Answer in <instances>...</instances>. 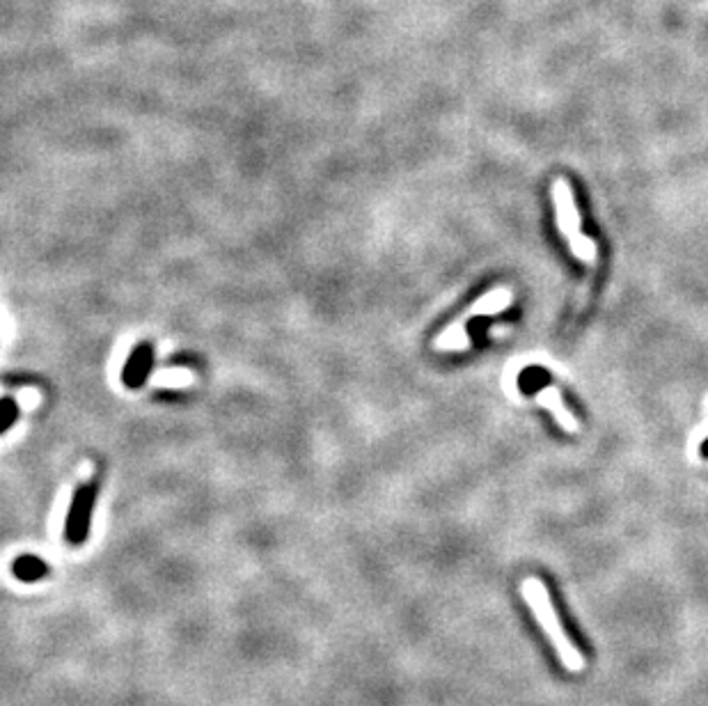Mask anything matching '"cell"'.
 <instances>
[{
  "label": "cell",
  "instance_id": "cell-1",
  "mask_svg": "<svg viewBox=\"0 0 708 706\" xmlns=\"http://www.w3.org/2000/svg\"><path fill=\"white\" fill-rule=\"evenodd\" d=\"M521 596L527 603V608L532 610L534 619H537L539 629L544 631L548 642L553 645L555 654L564 668L573 674L585 670V656L580 654L576 642L569 638V633H566L562 626L560 615H557L555 603L550 599V592L544 580L537 576H527L521 583Z\"/></svg>",
  "mask_w": 708,
  "mask_h": 706
},
{
  "label": "cell",
  "instance_id": "cell-8",
  "mask_svg": "<svg viewBox=\"0 0 708 706\" xmlns=\"http://www.w3.org/2000/svg\"><path fill=\"white\" fill-rule=\"evenodd\" d=\"M470 347V335L466 326H461L459 321H454L450 328H445L436 340V349L440 351H463Z\"/></svg>",
  "mask_w": 708,
  "mask_h": 706
},
{
  "label": "cell",
  "instance_id": "cell-3",
  "mask_svg": "<svg viewBox=\"0 0 708 706\" xmlns=\"http://www.w3.org/2000/svg\"><path fill=\"white\" fill-rule=\"evenodd\" d=\"M99 496V482H85L76 489L72 507H69L67 521H65V541L69 546H83L90 537L92 528V514L97 507Z\"/></svg>",
  "mask_w": 708,
  "mask_h": 706
},
{
  "label": "cell",
  "instance_id": "cell-4",
  "mask_svg": "<svg viewBox=\"0 0 708 706\" xmlns=\"http://www.w3.org/2000/svg\"><path fill=\"white\" fill-rule=\"evenodd\" d=\"M152 367H154V347L149 342L138 344V347L131 351L127 365H124L122 383L131 390L143 388L149 379V374H152Z\"/></svg>",
  "mask_w": 708,
  "mask_h": 706
},
{
  "label": "cell",
  "instance_id": "cell-5",
  "mask_svg": "<svg viewBox=\"0 0 708 706\" xmlns=\"http://www.w3.org/2000/svg\"><path fill=\"white\" fill-rule=\"evenodd\" d=\"M514 303V292L509 287H495L491 292H486L475 305H470L466 315L459 319L461 326H466L472 317H493L498 312L507 310Z\"/></svg>",
  "mask_w": 708,
  "mask_h": 706
},
{
  "label": "cell",
  "instance_id": "cell-7",
  "mask_svg": "<svg viewBox=\"0 0 708 706\" xmlns=\"http://www.w3.org/2000/svg\"><path fill=\"white\" fill-rule=\"evenodd\" d=\"M12 574L21 583H37V580L49 576V564L37 555H21L12 564Z\"/></svg>",
  "mask_w": 708,
  "mask_h": 706
},
{
  "label": "cell",
  "instance_id": "cell-9",
  "mask_svg": "<svg viewBox=\"0 0 708 706\" xmlns=\"http://www.w3.org/2000/svg\"><path fill=\"white\" fill-rule=\"evenodd\" d=\"M17 418H19V404L14 402L12 397L0 399V434H5Z\"/></svg>",
  "mask_w": 708,
  "mask_h": 706
},
{
  "label": "cell",
  "instance_id": "cell-2",
  "mask_svg": "<svg viewBox=\"0 0 708 706\" xmlns=\"http://www.w3.org/2000/svg\"><path fill=\"white\" fill-rule=\"evenodd\" d=\"M553 202H555V214H557V227H560L562 237L569 243L571 253L578 257L580 262L594 264L596 250L594 239H589L587 234H582L580 227V211L576 205V198H573L571 184L566 179H557L553 184Z\"/></svg>",
  "mask_w": 708,
  "mask_h": 706
},
{
  "label": "cell",
  "instance_id": "cell-6",
  "mask_svg": "<svg viewBox=\"0 0 708 706\" xmlns=\"http://www.w3.org/2000/svg\"><path fill=\"white\" fill-rule=\"evenodd\" d=\"M537 404L544 406V409L557 420V425H560L564 431H569V434H576V431L580 429L576 415L566 409L560 390H557L555 386H548V388L541 390L537 395Z\"/></svg>",
  "mask_w": 708,
  "mask_h": 706
}]
</instances>
